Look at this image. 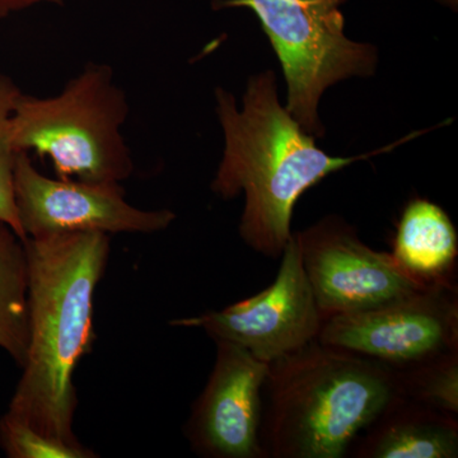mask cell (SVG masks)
Returning <instances> with one entry per match:
<instances>
[{
  "label": "cell",
  "mask_w": 458,
  "mask_h": 458,
  "mask_svg": "<svg viewBox=\"0 0 458 458\" xmlns=\"http://www.w3.org/2000/svg\"><path fill=\"white\" fill-rule=\"evenodd\" d=\"M0 448L8 458H96L82 443L47 436L5 412L0 418Z\"/></svg>",
  "instance_id": "obj_15"
},
{
  "label": "cell",
  "mask_w": 458,
  "mask_h": 458,
  "mask_svg": "<svg viewBox=\"0 0 458 458\" xmlns=\"http://www.w3.org/2000/svg\"><path fill=\"white\" fill-rule=\"evenodd\" d=\"M21 90L11 78L0 73V222L26 240L18 218L14 195V168L18 153L12 141V111Z\"/></svg>",
  "instance_id": "obj_16"
},
{
  "label": "cell",
  "mask_w": 458,
  "mask_h": 458,
  "mask_svg": "<svg viewBox=\"0 0 458 458\" xmlns=\"http://www.w3.org/2000/svg\"><path fill=\"white\" fill-rule=\"evenodd\" d=\"M437 2L441 3V4L447 5V7L454 9V11L457 9L458 0H437Z\"/></svg>",
  "instance_id": "obj_18"
},
{
  "label": "cell",
  "mask_w": 458,
  "mask_h": 458,
  "mask_svg": "<svg viewBox=\"0 0 458 458\" xmlns=\"http://www.w3.org/2000/svg\"><path fill=\"white\" fill-rule=\"evenodd\" d=\"M33 3L49 2V3H62L63 0H32Z\"/></svg>",
  "instance_id": "obj_19"
},
{
  "label": "cell",
  "mask_w": 458,
  "mask_h": 458,
  "mask_svg": "<svg viewBox=\"0 0 458 458\" xmlns=\"http://www.w3.org/2000/svg\"><path fill=\"white\" fill-rule=\"evenodd\" d=\"M293 236L322 321L433 286L409 276L391 252L367 246L342 216H324Z\"/></svg>",
  "instance_id": "obj_7"
},
{
  "label": "cell",
  "mask_w": 458,
  "mask_h": 458,
  "mask_svg": "<svg viewBox=\"0 0 458 458\" xmlns=\"http://www.w3.org/2000/svg\"><path fill=\"white\" fill-rule=\"evenodd\" d=\"M391 254L423 284H457V231L448 214L433 201L415 198L406 204Z\"/></svg>",
  "instance_id": "obj_12"
},
{
  "label": "cell",
  "mask_w": 458,
  "mask_h": 458,
  "mask_svg": "<svg viewBox=\"0 0 458 458\" xmlns=\"http://www.w3.org/2000/svg\"><path fill=\"white\" fill-rule=\"evenodd\" d=\"M352 458H456L457 415L394 397L352 443Z\"/></svg>",
  "instance_id": "obj_11"
},
{
  "label": "cell",
  "mask_w": 458,
  "mask_h": 458,
  "mask_svg": "<svg viewBox=\"0 0 458 458\" xmlns=\"http://www.w3.org/2000/svg\"><path fill=\"white\" fill-rule=\"evenodd\" d=\"M318 340L391 370L458 351L457 284L428 286L375 309L334 316Z\"/></svg>",
  "instance_id": "obj_6"
},
{
  "label": "cell",
  "mask_w": 458,
  "mask_h": 458,
  "mask_svg": "<svg viewBox=\"0 0 458 458\" xmlns=\"http://www.w3.org/2000/svg\"><path fill=\"white\" fill-rule=\"evenodd\" d=\"M391 372L401 396L458 414V351Z\"/></svg>",
  "instance_id": "obj_14"
},
{
  "label": "cell",
  "mask_w": 458,
  "mask_h": 458,
  "mask_svg": "<svg viewBox=\"0 0 458 458\" xmlns=\"http://www.w3.org/2000/svg\"><path fill=\"white\" fill-rule=\"evenodd\" d=\"M168 324L200 328L213 342L236 344L269 364L318 340L324 321L292 234L273 284L221 311L171 319Z\"/></svg>",
  "instance_id": "obj_8"
},
{
  "label": "cell",
  "mask_w": 458,
  "mask_h": 458,
  "mask_svg": "<svg viewBox=\"0 0 458 458\" xmlns=\"http://www.w3.org/2000/svg\"><path fill=\"white\" fill-rule=\"evenodd\" d=\"M384 364L318 340L271 361L262 388L267 458H344L399 396Z\"/></svg>",
  "instance_id": "obj_3"
},
{
  "label": "cell",
  "mask_w": 458,
  "mask_h": 458,
  "mask_svg": "<svg viewBox=\"0 0 458 458\" xmlns=\"http://www.w3.org/2000/svg\"><path fill=\"white\" fill-rule=\"evenodd\" d=\"M125 93L110 66L90 64L54 98L18 95L12 111L17 152L49 158L59 179L120 183L134 171L122 128Z\"/></svg>",
  "instance_id": "obj_4"
},
{
  "label": "cell",
  "mask_w": 458,
  "mask_h": 458,
  "mask_svg": "<svg viewBox=\"0 0 458 458\" xmlns=\"http://www.w3.org/2000/svg\"><path fill=\"white\" fill-rule=\"evenodd\" d=\"M14 195L26 238L83 232L152 234L176 219L171 210L132 207L120 183L50 179L33 165L27 152L17 156Z\"/></svg>",
  "instance_id": "obj_9"
},
{
  "label": "cell",
  "mask_w": 458,
  "mask_h": 458,
  "mask_svg": "<svg viewBox=\"0 0 458 458\" xmlns=\"http://www.w3.org/2000/svg\"><path fill=\"white\" fill-rule=\"evenodd\" d=\"M29 348L7 414L54 438L80 443L74 373L96 342V291L110 258L99 232L26 238Z\"/></svg>",
  "instance_id": "obj_1"
},
{
  "label": "cell",
  "mask_w": 458,
  "mask_h": 458,
  "mask_svg": "<svg viewBox=\"0 0 458 458\" xmlns=\"http://www.w3.org/2000/svg\"><path fill=\"white\" fill-rule=\"evenodd\" d=\"M214 343L212 373L183 429L190 447L204 458H267L260 429L269 364L236 344Z\"/></svg>",
  "instance_id": "obj_10"
},
{
  "label": "cell",
  "mask_w": 458,
  "mask_h": 458,
  "mask_svg": "<svg viewBox=\"0 0 458 458\" xmlns=\"http://www.w3.org/2000/svg\"><path fill=\"white\" fill-rule=\"evenodd\" d=\"M216 99L225 152L212 190L225 200L243 192L240 236L250 249L273 260L291 241L294 207L307 190L394 146L363 156L327 155L280 105L273 71L250 78L241 110L225 89H216Z\"/></svg>",
  "instance_id": "obj_2"
},
{
  "label": "cell",
  "mask_w": 458,
  "mask_h": 458,
  "mask_svg": "<svg viewBox=\"0 0 458 458\" xmlns=\"http://www.w3.org/2000/svg\"><path fill=\"white\" fill-rule=\"evenodd\" d=\"M35 4L32 0H0V18L8 16L12 12L20 11Z\"/></svg>",
  "instance_id": "obj_17"
},
{
  "label": "cell",
  "mask_w": 458,
  "mask_h": 458,
  "mask_svg": "<svg viewBox=\"0 0 458 458\" xmlns=\"http://www.w3.org/2000/svg\"><path fill=\"white\" fill-rule=\"evenodd\" d=\"M29 348V259L25 240L0 222V349L18 367Z\"/></svg>",
  "instance_id": "obj_13"
},
{
  "label": "cell",
  "mask_w": 458,
  "mask_h": 458,
  "mask_svg": "<svg viewBox=\"0 0 458 458\" xmlns=\"http://www.w3.org/2000/svg\"><path fill=\"white\" fill-rule=\"evenodd\" d=\"M348 0H218L216 8H249L278 56L288 87L286 111L307 134L322 138L319 99L328 87L375 74L373 45L346 38Z\"/></svg>",
  "instance_id": "obj_5"
}]
</instances>
